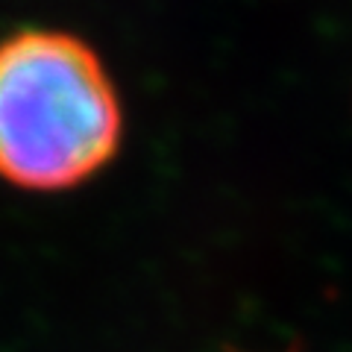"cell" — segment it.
I'll return each mask as SVG.
<instances>
[{"label":"cell","instance_id":"cell-1","mask_svg":"<svg viewBox=\"0 0 352 352\" xmlns=\"http://www.w3.org/2000/svg\"><path fill=\"white\" fill-rule=\"evenodd\" d=\"M124 115L97 53L68 32L0 41V179L74 188L115 159Z\"/></svg>","mask_w":352,"mask_h":352}]
</instances>
